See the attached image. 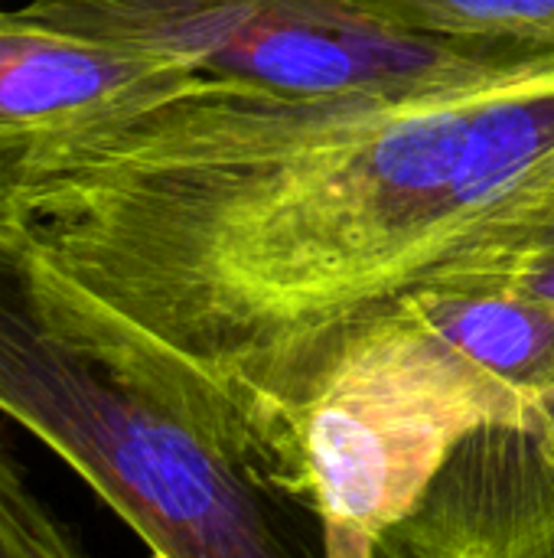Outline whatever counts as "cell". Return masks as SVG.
<instances>
[{"instance_id": "cell-1", "label": "cell", "mask_w": 554, "mask_h": 558, "mask_svg": "<svg viewBox=\"0 0 554 558\" xmlns=\"http://www.w3.org/2000/svg\"><path fill=\"white\" fill-rule=\"evenodd\" d=\"M554 206V52L389 88L202 78L26 199L85 291L229 386L297 474L291 415L353 327Z\"/></svg>"}, {"instance_id": "cell-2", "label": "cell", "mask_w": 554, "mask_h": 558, "mask_svg": "<svg viewBox=\"0 0 554 558\" xmlns=\"http://www.w3.org/2000/svg\"><path fill=\"white\" fill-rule=\"evenodd\" d=\"M0 415L52 448L153 558H327L323 523L242 399L0 235Z\"/></svg>"}, {"instance_id": "cell-3", "label": "cell", "mask_w": 554, "mask_h": 558, "mask_svg": "<svg viewBox=\"0 0 554 558\" xmlns=\"http://www.w3.org/2000/svg\"><path fill=\"white\" fill-rule=\"evenodd\" d=\"M535 415L402 307L353 327L323 353L291 415L327 558L379 556L464 438Z\"/></svg>"}, {"instance_id": "cell-4", "label": "cell", "mask_w": 554, "mask_h": 558, "mask_svg": "<svg viewBox=\"0 0 554 558\" xmlns=\"http://www.w3.org/2000/svg\"><path fill=\"white\" fill-rule=\"evenodd\" d=\"M16 10L59 33L281 95L389 88L522 56L389 29L343 0H26Z\"/></svg>"}, {"instance_id": "cell-5", "label": "cell", "mask_w": 554, "mask_h": 558, "mask_svg": "<svg viewBox=\"0 0 554 558\" xmlns=\"http://www.w3.org/2000/svg\"><path fill=\"white\" fill-rule=\"evenodd\" d=\"M206 75L144 52L49 29L0 3V235L26 199L111 131Z\"/></svg>"}, {"instance_id": "cell-6", "label": "cell", "mask_w": 554, "mask_h": 558, "mask_svg": "<svg viewBox=\"0 0 554 558\" xmlns=\"http://www.w3.org/2000/svg\"><path fill=\"white\" fill-rule=\"evenodd\" d=\"M554 435L487 425L464 438L376 558H552Z\"/></svg>"}, {"instance_id": "cell-7", "label": "cell", "mask_w": 554, "mask_h": 558, "mask_svg": "<svg viewBox=\"0 0 554 558\" xmlns=\"http://www.w3.org/2000/svg\"><path fill=\"white\" fill-rule=\"evenodd\" d=\"M398 307L529 405L554 402V304L500 288H431Z\"/></svg>"}, {"instance_id": "cell-8", "label": "cell", "mask_w": 554, "mask_h": 558, "mask_svg": "<svg viewBox=\"0 0 554 558\" xmlns=\"http://www.w3.org/2000/svg\"><path fill=\"white\" fill-rule=\"evenodd\" d=\"M376 23L415 36L554 52V0H343Z\"/></svg>"}, {"instance_id": "cell-9", "label": "cell", "mask_w": 554, "mask_h": 558, "mask_svg": "<svg viewBox=\"0 0 554 558\" xmlns=\"http://www.w3.org/2000/svg\"><path fill=\"white\" fill-rule=\"evenodd\" d=\"M438 288H500L554 304V206Z\"/></svg>"}, {"instance_id": "cell-10", "label": "cell", "mask_w": 554, "mask_h": 558, "mask_svg": "<svg viewBox=\"0 0 554 558\" xmlns=\"http://www.w3.org/2000/svg\"><path fill=\"white\" fill-rule=\"evenodd\" d=\"M0 558H88L0 441Z\"/></svg>"}, {"instance_id": "cell-11", "label": "cell", "mask_w": 554, "mask_h": 558, "mask_svg": "<svg viewBox=\"0 0 554 558\" xmlns=\"http://www.w3.org/2000/svg\"><path fill=\"white\" fill-rule=\"evenodd\" d=\"M539 422H542V428H549L554 435V402H549V405H542L539 409Z\"/></svg>"}, {"instance_id": "cell-12", "label": "cell", "mask_w": 554, "mask_h": 558, "mask_svg": "<svg viewBox=\"0 0 554 558\" xmlns=\"http://www.w3.org/2000/svg\"><path fill=\"white\" fill-rule=\"evenodd\" d=\"M0 3H3V0H0Z\"/></svg>"}, {"instance_id": "cell-13", "label": "cell", "mask_w": 554, "mask_h": 558, "mask_svg": "<svg viewBox=\"0 0 554 558\" xmlns=\"http://www.w3.org/2000/svg\"><path fill=\"white\" fill-rule=\"evenodd\" d=\"M552 558H554V556H552Z\"/></svg>"}]
</instances>
